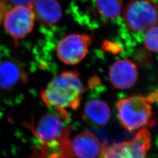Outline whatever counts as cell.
Masks as SVG:
<instances>
[{
    "label": "cell",
    "mask_w": 158,
    "mask_h": 158,
    "mask_svg": "<svg viewBox=\"0 0 158 158\" xmlns=\"http://www.w3.org/2000/svg\"><path fill=\"white\" fill-rule=\"evenodd\" d=\"M85 91L79 73L66 71L51 80L41 97L46 106L53 110H76L80 106Z\"/></svg>",
    "instance_id": "obj_1"
},
{
    "label": "cell",
    "mask_w": 158,
    "mask_h": 158,
    "mask_svg": "<svg viewBox=\"0 0 158 158\" xmlns=\"http://www.w3.org/2000/svg\"><path fill=\"white\" fill-rule=\"evenodd\" d=\"M70 141L54 146L40 145L30 158H72L70 151Z\"/></svg>",
    "instance_id": "obj_13"
},
{
    "label": "cell",
    "mask_w": 158,
    "mask_h": 158,
    "mask_svg": "<svg viewBox=\"0 0 158 158\" xmlns=\"http://www.w3.org/2000/svg\"><path fill=\"white\" fill-rule=\"evenodd\" d=\"M4 20L6 31L17 45L32 31L35 15L31 8L15 6L8 11Z\"/></svg>",
    "instance_id": "obj_7"
},
{
    "label": "cell",
    "mask_w": 158,
    "mask_h": 158,
    "mask_svg": "<svg viewBox=\"0 0 158 158\" xmlns=\"http://www.w3.org/2000/svg\"><path fill=\"white\" fill-rule=\"evenodd\" d=\"M125 23L131 31L141 32L158 23V6L153 0H130L124 10Z\"/></svg>",
    "instance_id": "obj_4"
},
{
    "label": "cell",
    "mask_w": 158,
    "mask_h": 158,
    "mask_svg": "<svg viewBox=\"0 0 158 158\" xmlns=\"http://www.w3.org/2000/svg\"><path fill=\"white\" fill-rule=\"evenodd\" d=\"M148 96H131L119 98L116 103L120 123L126 130L134 132L156 125Z\"/></svg>",
    "instance_id": "obj_2"
},
{
    "label": "cell",
    "mask_w": 158,
    "mask_h": 158,
    "mask_svg": "<svg viewBox=\"0 0 158 158\" xmlns=\"http://www.w3.org/2000/svg\"><path fill=\"white\" fill-rule=\"evenodd\" d=\"M96 8L98 13L107 19L118 17L123 8V0H96Z\"/></svg>",
    "instance_id": "obj_14"
},
{
    "label": "cell",
    "mask_w": 158,
    "mask_h": 158,
    "mask_svg": "<svg viewBox=\"0 0 158 158\" xmlns=\"http://www.w3.org/2000/svg\"><path fill=\"white\" fill-rule=\"evenodd\" d=\"M27 79V74L21 64L8 51L0 47V87L11 90Z\"/></svg>",
    "instance_id": "obj_8"
},
{
    "label": "cell",
    "mask_w": 158,
    "mask_h": 158,
    "mask_svg": "<svg viewBox=\"0 0 158 158\" xmlns=\"http://www.w3.org/2000/svg\"><path fill=\"white\" fill-rule=\"evenodd\" d=\"M143 44L149 51L158 53V26L147 30L144 36Z\"/></svg>",
    "instance_id": "obj_15"
},
{
    "label": "cell",
    "mask_w": 158,
    "mask_h": 158,
    "mask_svg": "<svg viewBox=\"0 0 158 158\" xmlns=\"http://www.w3.org/2000/svg\"><path fill=\"white\" fill-rule=\"evenodd\" d=\"M8 11V6L4 2L0 0V23L4 19L6 14Z\"/></svg>",
    "instance_id": "obj_17"
},
{
    "label": "cell",
    "mask_w": 158,
    "mask_h": 158,
    "mask_svg": "<svg viewBox=\"0 0 158 158\" xmlns=\"http://www.w3.org/2000/svg\"><path fill=\"white\" fill-rule=\"evenodd\" d=\"M15 6H25L32 8L35 0H10Z\"/></svg>",
    "instance_id": "obj_16"
},
{
    "label": "cell",
    "mask_w": 158,
    "mask_h": 158,
    "mask_svg": "<svg viewBox=\"0 0 158 158\" xmlns=\"http://www.w3.org/2000/svg\"><path fill=\"white\" fill-rule=\"evenodd\" d=\"M106 143H102L95 135L85 132L76 135L70 140V150L72 158L100 157Z\"/></svg>",
    "instance_id": "obj_9"
},
{
    "label": "cell",
    "mask_w": 158,
    "mask_h": 158,
    "mask_svg": "<svg viewBox=\"0 0 158 158\" xmlns=\"http://www.w3.org/2000/svg\"><path fill=\"white\" fill-rule=\"evenodd\" d=\"M110 117V109L107 104L98 99H93L87 102L83 113V117L87 122L98 127L107 124Z\"/></svg>",
    "instance_id": "obj_12"
},
{
    "label": "cell",
    "mask_w": 158,
    "mask_h": 158,
    "mask_svg": "<svg viewBox=\"0 0 158 158\" xmlns=\"http://www.w3.org/2000/svg\"><path fill=\"white\" fill-rule=\"evenodd\" d=\"M151 147V137L149 130L142 128L129 141L106 145L102 149V158H146Z\"/></svg>",
    "instance_id": "obj_5"
},
{
    "label": "cell",
    "mask_w": 158,
    "mask_h": 158,
    "mask_svg": "<svg viewBox=\"0 0 158 158\" xmlns=\"http://www.w3.org/2000/svg\"><path fill=\"white\" fill-rule=\"evenodd\" d=\"M92 41V36L87 34L68 35L57 46V56L66 64H77L85 59Z\"/></svg>",
    "instance_id": "obj_6"
},
{
    "label": "cell",
    "mask_w": 158,
    "mask_h": 158,
    "mask_svg": "<svg viewBox=\"0 0 158 158\" xmlns=\"http://www.w3.org/2000/svg\"><path fill=\"white\" fill-rule=\"evenodd\" d=\"M68 118L66 111L53 110L43 116L35 126L29 125L28 127L40 141V145H61L70 140L71 128L65 125Z\"/></svg>",
    "instance_id": "obj_3"
},
{
    "label": "cell",
    "mask_w": 158,
    "mask_h": 158,
    "mask_svg": "<svg viewBox=\"0 0 158 158\" xmlns=\"http://www.w3.org/2000/svg\"><path fill=\"white\" fill-rule=\"evenodd\" d=\"M138 70L131 60L121 59L114 63L109 71V79L115 89L124 90L132 87L138 79Z\"/></svg>",
    "instance_id": "obj_10"
},
{
    "label": "cell",
    "mask_w": 158,
    "mask_h": 158,
    "mask_svg": "<svg viewBox=\"0 0 158 158\" xmlns=\"http://www.w3.org/2000/svg\"><path fill=\"white\" fill-rule=\"evenodd\" d=\"M32 10L35 18L45 25L56 23L62 17L61 6L56 0H35Z\"/></svg>",
    "instance_id": "obj_11"
}]
</instances>
